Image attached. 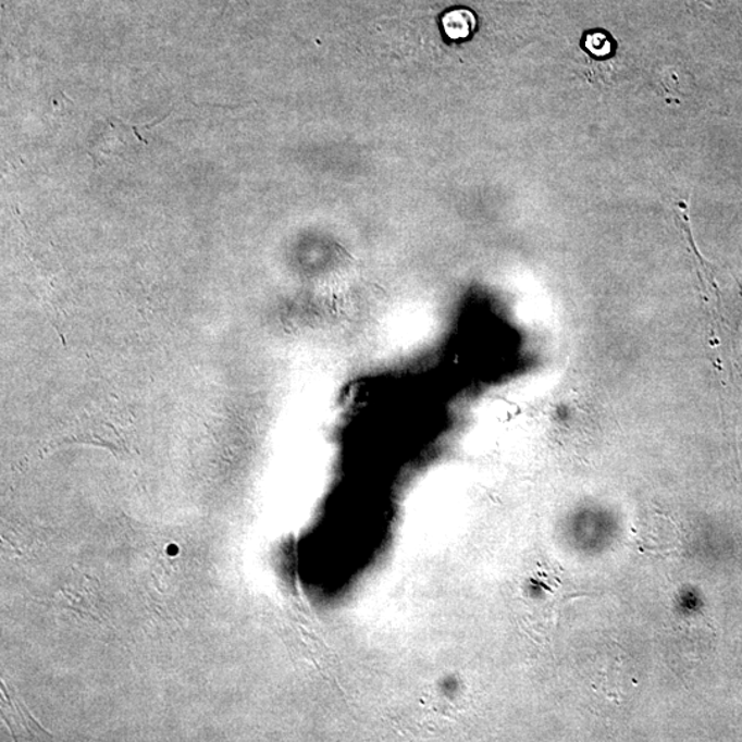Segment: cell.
Wrapping results in <instances>:
<instances>
[{"label":"cell","mask_w":742,"mask_h":742,"mask_svg":"<svg viewBox=\"0 0 742 742\" xmlns=\"http://www.w3.org/2000/svg\"><path fill=\"white\" fill-rule=\"evenodd\" d=\"M442 25L444 34L452 40L469 39L474 33L478 20L473 12L468 9H454L443 15Z\"/></svg>","instance_id":"obj_1"},{"label":"cell","mask_w":742,"mask_h":742,"mask_svg":"<svg viewBox=\"0 0 742 742\" xmlns=\"http://www.w3.org/2000/svg\"><path fill=\"white\" fill-rule=\"evenodd\" d=\"M586 47L592 54L597 57L608 55L613 50V44L603 33H593L588 35Z\"/></svg>","instance_id":"obj_2"},{"label":"cell","mask_w":742,"mask_h":742,"mask_svg":"<svg viewBox=\"0 0 742 742\" xmlns=\"http://www.w3.org/2000/svg\"><path fill=\"white\" fill-rule=\"evenodd\" d=\"M163 122V120H157L156 123L150 124V125H145L144 129L148 131L149 128L153 127V125L159 124ZM131 128L134 129L135 135H137V138L140 140H144V143L148 144V139L145 138V135H139V131H143V127H138V125H131Z\"/></svg>","instance_id":"obj_3"}]
</instances>
